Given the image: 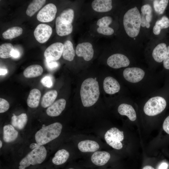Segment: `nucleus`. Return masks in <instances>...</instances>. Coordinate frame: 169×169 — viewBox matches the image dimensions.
<instances>
[{"instance_id":"1","label":"nucleus","mask_w":169,"mask_h":169,"mask_svg":"<svg viewBox=\"0 0 169 169\" xmlns=\"http://www.w3.org/2000/svg\"><path fill=\"white\" fill-rule=\"evenodd\" d=\"M100 93L98 81L92 78L85 79L82 84L80 95L83 106L90 107L98 100Z\"/></svg>"},{"instance_id":"2","label":"nucleus","mask_w":169,"mask_h":169,"mask_svg":"<svg viewBox=\"0 0 169 169\" xmlns=\"http://www.w3.org/2000/svg\"><path fill=\"white\" fill-rule=\"evenodd\" d=\"M123 23L125 30L129 37L133 38L138 35L141 25V15L136 7L125 14Z\"/></svg>"},{"instance_id":"3","label":"nucleus","mask_w":169,"mask_h":169,"mask_svg":"<svg viewBox=\"0 0 169 169\" xmlns=\"http://www.w3.org/2000/svg\"><path fill=\"white\" fill-rule=\"evenodd\" d=\"M62 128V125L57 122L43 126L35 134L36 143L42 146L56 138L61 134Z\"/></svg>"},{"instance_id":"4","label":"nucleus","mask_w":169,"mask_h":169,"mask_svg":"<svg viewBox=\"0 0 169 169\" xmlns=\"http://www.w3.org/2000/svg\"><path fill=\"white\" fill-rule=\"evenodd\" d=\"M47 151L43 146L33 150L19 162V169H25L30 165H35L42 163L45 159Z\"/></svg>"},{"instance_id":"5","label":"nucleus","mask_w":169,"mask_h":169,"mask_svg":"<svg viewBox=\"0 0 169 169\" xmlns=\"http://www.w3.org/2000/svg\"><path fill=\"white\" fill-rule=\"evenodd\" d=\"M166 105L165 100L160 96H155L149 99L144 107L145 113L148 116L156 115L162 112Z\"/></svg>"},{"instance_id":"6","label":"nucleus","mask_w":169,"mask_h":169,"mask_svg":"<svg viewBox=\"0 0 169 169\" xmlns=\"http://www.w3.org/2000/svg\"><path fill=\"white\" fill-rule=\"evenodd\" d=\"M106 143L112 148L117 150L121 149L123 145L121 141L124 139L123 132L116 127H112L108 130L105 135Z\"/></svg>"},{"instance_id":"7","label":"nucleus","mask_w":169,"mask_h":169,"mask_svg":"<svg viewBox=\"0 0 169 169\" xmlns=\"http://www.w3.org/2000/svg\"><path fill=\"white\" fill-rule=\"evenodd\" d=\"M57 9L56 6L52 3L48 4L38 12L37 18L42 22H49L55 18Z\"/></svg>"},{"instance_id":"8","label":"nucleus","mask_w":169,"mask_h":169,"mask_svg":"<svg viewBox=\"0 0 169 169\" xmlns=\"http://www.w3.org/2000/svg\"><path fill=\"white\" fill-rule=\"evenodd\" d=\"M64 44L60 42L53 43L45 50L44 56L46 59L56 61L59 59L62 54Z\"/></svg>"},{"instance_id":"9","label":"nucleus","mask_w":169,"mask_h":169,"mask_svg":"<svg viewBox=\"0 0 169 169\" xmlns=\"http://www.w3.org/2000/svg\"><path fill=\"white\" fill-rule=\"evenodd\" d=\"M52 33L51 27L45 24L38 25L34 31V35L36 40L40 43H44L47 41Z\"/></svg>"},{"instance_id":"10","label":"nucleus","mask_w":169,"mask_h":169,"mask_svg":"<svg viewBox=\"0 0 169 169\" xmlns=\"http://www.w3.org/2000/svg\"><path fill=\"white\" fill-rule=\"evenodd\" d=\"M145 74V73L143 69L137 67L127 68L123 72L124 78L128 81L133 83L141 81Z\"/></svg>"},{"instance_id":"11","label":"nucleus","mask_w":169,"mask_h":169,"mask_svg":"<svg viewBox=\"0 0 169 169\" xmlns=\"http://www.w3.org/2000/svg\"><path fill=\"white\" fill-rule=\"evenodd\" d=\"M107 64L114 69H119L128 66L130 62L128 58L124 54H115L110 56L107 61Z\"/></svg>"},{"instance_id":"12","label":"nucleus","mask_w":169,"mask_h":169,"mask_svg":"<svg viewBox=\"0 0 169 169\" xmlns=\"http://www.w3.org/2000/svg\"><path fill=\"white\" fill-rule=\"evenodd\" d=\"M75 52L78 56L82 57L86 61L91 60L94 54L92 45L87 42L78 44L76 47Z\"/></svg>"},{"instance_id":"13","label":"nucleus","mask_w":169,"mask_h":169,"mask_svg":"<svg viewBox=\"0 0 169 169\" xmlns=\"http://www.w3.org/2000/svg\"><path fill=\"white\" fill-rule=\"evenodd\" d=\"M66 104V101L65 99H59L48 108L46 111V113L51 117L58 116L65 109Z\"/></svg>"},{"instance_id":"14","label":"nucleus","mask_w":169,"mask_h":169,"mask_svg":"<svg viewBox=\"0 0 169 169\" xmlns=\"http://www.w3.org/2000/svg\"><path fill=\"white\" fill-rule=\"evenodd\" d=\"M103 88L107 94L111 95L118 92L120 89V86L116 79L112 77L108 76L106 77L104 80Z\"/></svg>"},{"instance_id":"15","label":"nucleus","mask_w":169,"mask_h":169,"mask_svg":"<svg viewBox=\"0 0 169 169\" xmlns=\"http://www.w3.org/2000/svg\"><path fill=\"white\" fill-rule=\"evenodd\" d=\"M141 11V25L149 28L150 26V23L152 19V8L149 4H146L142 6Z\"/></svg>"},{"instance_id":"16","label":"nucleus","mask_w":169,"mask_h":169,"mask_svg":"<svg viewBox=\"0 0 169 169\" xmlns=\"http://www.w3.org/2000/svg\"><path fill=\"white\" fill-rule=\"evenodd\" d=\"M110 157V153L105 151H97L95 152L91 157L92 162L98 166L105 164Z\"/></svg>"},{"instance_id":"17","label":"nucleus","mask_w":169,"mask_h":169,"mask_svg":"<svg viewBox=\"0 0 169 169\" xmlns=\"http://www.w3.org/2000/svg\"><path fill=\"white\" fill-rule=\"evenodd\" d=\"M112 2L111 0H95L91 4L92 7L95 11L98 12H105L112 8Z\"/></svg>"},{"instance_id":"18","label":"nucleus","mask_w":169,"mask_h":169,"mask_svg":"<svg viewBox=\"0 0 169 169\" xmlns=\"http://www.w3.org/2000/svg\"><path fill=\"white\" fill-rule=\"evenodd\" d=\"M55 28L57 33L60 36L69 35L72 33L73 30L72 24L64 23L59 16L56 18L55 21Z\"/></svg>"},{"instance_id":"19","label":"nucleus","mask_w":169,"mask_h":169,"mask_svg":"<svg viewBox=\"0 0 169 169\" xmlns=\"http://www.w3.org/2000/svg\"><path fill=\"white\" fill-rule=\"evenodd\" d=\"M78 147L80 151L84 152H95L100 148L99 145L96 142L90 140L80 141Z\"/></svg>"},{"instance_id":"20","label":"nucleus","mask_w":169,"mask_h":169,"mask_svg":"<svg viewBox=\"0 0 169 169\" xmlns=\"http://www.w3.org/2000/svg\"><path fill=\"white\" fill-rule=\"evenodd\" d=\"M18 135V131L12 125H7L3 127V138L5 142L9 143L14 141Z\"/></svg>"},{"instance_id":"21","label":"nucleus","mask_w":169,"mask_h":169,"mask_svg":"<svg viewBox=\"0 0 169 169\" xmlns=\"http://www.w3.org/2000/svg\"><path fill=\"white\" fill-rule=\"evenodd\" d=\"M118 111L120 115L127 116L131 121H134L136 119V111L131 105L125 103L122 104L118 107Z\"/></svg>"},{"instance_id":"22","label":"nucleus","mask_w":169,"mask_h":169,"mask_svg":"<svg viewBox=\"0 0 169 169\" xmlns=\"http://www.w3.org/2000/svg\"><path fill=\"white\" fill-rule=\"evenodd\" d=\"M167 48L165 43H161L154 49L152 53V56L156 61L161 63L163 61L166 53Z\"/></svg>"},{"instance_id":"23","label":"nucleus","mask_w":169,"mask_h":169,"mask_svg":"<svg viewBox=\"0 0 169 169\" xmlns=\"http://www.w3.org/2000/svg\"><path fill=\"white\" fill-rule=\"evenodd\" d=\"M41 96V93L39 90L32 89L30 92L27 100L28 106L31 108L37 107L39 105Z\"/></svg>"},{"instance_id":"24","label":"nucleus","mask_w":169,"mask_h":169,"mask_svg":"<svg viewBox=\"0 0 169 169\" xmlns=\"http://www.w3.org/2000/svg\"><path fill=\"white\" fill-rule=\"evenodd\" d=\"M43 71L42 67L38 64L30 65L24 70L23 74L27 78H33L41 75Z\"/></svg>"},{"instance_id":"25","label":"nucleus","mask_w":169,"mask_h":169,"mask_svg":"<svg viewBox=\"0 0 169 169\" xmlns=\"http://www.w3.org/2000/svg\"><path fill=\"white\" fill-rule=\"evenodd\" d=\"M27 121V116L26 113H23L18 115L13 114L11 118V124L14 127L21 130L24 127Z\"/></svg>"},{"instance_id":"26","label":"nucleus","mask_w":169,"mask_h":169,"mask_svg":"<svg viewBox=\"0 0 169 169\" xmlns=\"http://www.w3.org/2000/svg\"><path fill=\"white\" fill-rule=\"evenodd\" d=\"M57 92L55 90H52L46 92L42 98L41 105L44 108L49 107L54 103L57 96Z\"/></svg>"},{"instance_id":"27","label":"nucleus","mask_w":169,"mask_h":169,"mask_svg":"<svg viewBox=\"0 0 169 169\" xmlns=\"http://www.w3.org/2000/svg\"><path fill=\"white\" fill-rule=\"evenodd\" d=\"M75 52L72 42L68 40L66 41L64 44L62 52L63 58L68 61H72L75 56Z\"/></svg>"},{"instance_id":"28","label":"nucleus","mask_w":169,"mask_h":169,"mask_svg":"<svg viewBox=\"0 0 169 169\" xmlns=\"http://www.w3.org/2000/svg\"><path fill=\"white\" fill-rule=\"evenodd\" d=\"M69 156V154L67 150L63 149L58 151L52 159L53 163L56 165H60L65 163Z\"/></svg>"},{"instance_id":"29","label":"nucleus","mask_w":169,"mask_h":169,"mask_svg":"<svg viewBox=\"0 0 169 169\" xmlns=\"http://www.w3.org/2000/svg\"><path fill=\"white\" fill-rule=\"evenodd\" d=\"M45 0H35L29 5L26 11L27 15L32 17L39 10L46 2Z\"/></svg>"},{"instance_id":"30","label":"nucleus","mask_w":169,"mask_h":169,"mask_svg":"<svg viewBox=\"0 0 169 169\" xmlns=\"http://www.w3.org/2000/svg\"><path fill=\"white\" fill-rule=\"evenodd\" d=\"M23 29L19 27H13L8 29L4 32L3 34V37L6 39H12L22 34Z\"/></svg>"},{"instance_id":"31","label":"nucleus","mask_w":169,"mask_h":169,"mask_svg":"<svg viewBox=\"0 0 169 169\" xmlns=\"http://www.w3.org/2000/svg\"><path fill=\"white\" fill-rule=\"evenodd\" d=\"M169 27V19L166 16H163L161 19L157 21L153 28V32L156 35L160 34L162 29L166 28Z\"/></svg>"},{"instance_id":"32","label":"nucleus","mask_w":169,"mask_h":169,"mask_svg":"<svg viewBox=\"0 0 169 169\" xmlns=\"http://www.w3.org/2000/svg\"><path fill=\"white\" fill-rule=\"evenodd\" d=\"M13 46L10 43H4L0 46V57L7 59L12 57V52L14 49Z\"/></svg>"},{"instance_id":"33","label":"nucleus","mask_w":169,"mask_h":169,"mask_svg":"<svg viewBox=\"0 0 169 169\" xmlns=\"http://www.w3.org/2000/svg\"><path fill=\"white\" fill-rule=\"evenodd\" d=\"M74 16V10L71 8H68L63 11L59 17L63 23L70 24L72 22Z\"/></svg>"},{"instance_id":"34","label":"nucleus","mask_w":169,"mask_h":169,"mask_svg":"<svg viewBox=\"0 0 169 169\" xmlns=\"http://www.w3.org/2000/svg\"><path fill=\"white\" fill-rule=\"evenodd\" d=\"M167 0H156L153 2L154 8L157 13L161 14L163 13L168 3Z\"/></svg>"},{"instance_id":"35","label":"nucleus","mask_w":169,"mask_h":169,"mask_svg":"<svg viewBox=\"0 0 169 169\" xmlns=\"http://www.w3.org/2000/svg\"><path fill=\"white\" fill-rule=\"evenodd\" d=\"M112 19L109 16H105L99 19L97 21V25L99 27H107L112 22Z\"/></svg>"},{"instance_id":"36","label":"nucleus","mask_w":169,"mask_h":169,"mask_svg":"<svg viewBox=\"0 0 169 169\" xmlns=\"http://www.w3.org/2000/svg\"><path fill=\"white\" fill-rule=\"evenodd\" d=\"M97 31L99 33L105 35H110L114 33L113 29L109 26L99 27L97 29Z\"/></svg>"},{"instance_id":"37","label":"nucleus","mask_w":169,"mask_h":169,"mask_svg":"<svg viewBox=\"0 0 169 169\" xmlns=\"http://www.w3.org/2000/svg\"><path fill=\"white\" fill-rule=\"evenodd\" d=\"M9 107L8 102L4 99L0 98V113H2L6 111Z\"/></svg>"},{"instance_id":"38","label":"nucleus","mask_w":169,"mask_h":169,"mask_svg":"<svg viewBox=\"0 0 169 169\" xmlns=\"http://www.w3.org/2000/svg\"><path fill=\"white\" fill-rule=\"evenodd\" d=\"M41 82L44 86L47 88H50L53 85L51 77L49 76H46L43 77Z\"/></svg>"},{"instance_id":"39","label":"nucleus","mask_w":169,"mask_h":169,"mask_svg":"<svg viewBox=\"0 0 169 169\" xmlns=\"http://www.w3.org/2000/svg\"><path fill=\"white\" fill-rule=\"evenodd\" d=\"M163 64L164 68L169 69V46L167 47V51L163 61Z\"/></svg>"},{"instance_id":"40","label":"nucleus","mask_w":169,"mask_h":169,"mask_svg":"<svg viewBox=\"0 0 169 169\" xmlns=\"http://www.w3.org/2000/svg\"><path fill=\"white\" fill-rule=\"evenodd\" d=\"M46 65L48 69L50 70L56 69L58 66V63L54 61L46 59Z\"/></svg>"},{"instance_id":"41","label":"nucleus","mask_w":169,"mask_h":169,"mask_svg":"<svg viewBox=\"0 0 169 169\" xmlns=\"http://www.w3.org/2000/svg\"><path fill=\"white\" fill-rule=\"evenodd\" d=\"M163 128L167 133L169 134V116L165 120L163 124Z\"/></svg>"},{"instance_id":"42","label":"nucleus","mask_w":169,"mask_h":169,"mask_svg":"<svg viewBox=\"0 0 169 169\" xmlns=\"http://www.w3.org/2000/svg\"><path fill=\"white\" fill-rule=\"evenodd\" d=\"M20 54V53L18 50L14 49L12 52V57L17 58L19 56Z\"/></svg>"},{"instance_id":"43","label":"nucleus","mask_w":169,"mask_h":169,"mask_svg":"<svg viewBox=\"0 0 169 169\" xmlns=\"http://www.w3.org/2000/svg\"><path fill=\"white\" fill-rule=\"evenodd\" d=\"M41 146L37 144V143H32L31 144L30 146V148L32 150L35 149L37 148L40 147Z\"/></svg>"},{"instance_id":"44","label":"nucleus","mask_w":169,"mask_h":169,"mask_svg":"<svg viewBox=\"0 0 169 169\" xmlns=\"http://www.w3.org/2000/svg\"><path fill=\"white\" fill-rule=\"evenodd\" d=\"M168 166V165L167 163L163 162L160 165L158 169H167Z\"/></svg>"},{"instance_id":"45","label":"nucleus","mask_w":169,"mask_h":169,"mask_svg":"<svg viewBox=\"0 0 169 169\" xmlns=\"http://www.w3.org/2000/svg\"><path fill=\"white\" fill-rule=\"evenodd\" d=\"M7 70L6 69H0V75H5L7 73Z\"/></svg>"},{"instance_id":"46","label":"nucleus","mask_w":169,"mask_h":169,"mask_svg":"<svg viewBox=\"0 0 169 169\" xmlns=\"http://www.w3.org/2000/svg\"><path fill=\"white\" fill-rule=\"evenodd\" d=\"M142 169H155L154 167L150 166H144Z\"/></svg>"},{"instance_id":"47","label":"nucleus","mask_w":169,"mask_h":169,"mask_svg":"<svg viewBox=\"0 0 169 169\" xmlns=\"http://www.w3.org/2000/svg\"><path fill=\"white\" fill-rule=\"evenodd\" d=\"M2 146V143L1 140L0 141V148H1Z\"/></svg>"},{"instance_id":"48","label":"nucleus","mask_w":169,"mask_h":169,"mask_svg":"<svg viewBox=\"0 0 169 169\" xmlns=\"http://www.w3.org/2000/svg\"><path fill=\"white\" fill-rule=\"evenodd\" d=\"M68 169H74L73 168H69Z\"/></svg>"},{"instance_id":"49","label":"nucleus","mask_w":169,"mask_h":169,"mask_svg":"<svg viewBox=\"0 0 169 169\" xmlns=\"http://www.w3.org/2000/svg\"><path fill=\"white\" fill-rule=\"evenodd\" d=\"M94 79H95V80H96V78H95Z\"/></svg>"}]
</instances>
